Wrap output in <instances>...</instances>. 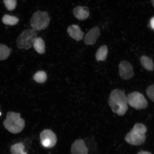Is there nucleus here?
Instances as JSON below:
<instances>
[{
	"mask_svg": "<svg viewBox=\"0 0 154 154\" xmlns=\"http://www.w3.org/2000/svg\"><path fill=\"white\" fill-rule=\"evenodd\" d=\"M112 110L120 116L124 115L128 110L127 96L121 90L116 89L112 91L109 99Z\"/></svg>",
	"mask_w": 154,
	"mask_h": 154,
	"instance_id": "f257e3e1",
	"label": "nucleus"
},
{
	"mask_svg": "<svg viewBox=\"0 0 154 154\" xmlns=\"http://www.w3.org/2000/svg\"><path fill=\"white\" fill-rule=\"evenodd\" d=\"M147 128L142 124H136L131 131L127 134L125 140L131 145L139 146L145 141Z\"/></svg>",
	"mask_w": 154,
	"mask_h": 154,
	"instance_id": "f03ea898",
	"label": "nucleus"
},
{
	"mask_svg": "<svg viewBox=\"0 0 154 154\" xmlns=\"http://www.w3.org/2000/svg\"><path fill=\"white\" fill-rule=\"evenodd\" d=\"M5 128L9 132L13 134L20 132L23 129L25 125V121L20 118V114L13 112H8L6 119L4 121Z\"/></svg>",
	"mask_w": 154,
	"mask_h": 154,
	"instance_id": "7ed1b4c3",
	"label": "nucleus"
},
{
	"mask_svg": "<svg viewBox=\"0 0 154 154\" xmlns=\"http://www.w3.org/2000/svg\"><path fill=\"white\" fill-rule=\"evenodd\" d=\"M37 37V32L33 29H27L23 32L17 38V47L20 49L28 50L33 46Z\"/></svg>",
	"mask_w": 154,
	"mask_h": 154,
	"instance_id": "20e7f679",
	"label": "nucleus"
},
{
	"mask_svg": "<svg viewBox=\"0 0 154 154\" xmlns=\"http://www.w3.org/2000/svg\"><path fill=\"white\" fill-rule=\"evenodd\" d=\"M50 21V17L47 12L38 11L32 15L30 20V25L34 30L40 31L48 27Z\"/></svg>",
	"mask_w": 154,
	"mask_h": 154,
	"instance_id": "39448f33",
	"label": "nucleus"
},
{
	"mask_svg": "<svg viewBox=\"0 0 154 154\" xmlns=\"http://www.w3.org/2000/svg\"><path fill=\"white\" fill-rule=\"evenodd\" d=\"M128 104L136 109L146 108L148 102L144 96L140 92H134L128 94L127 96Z\"/></svg>",
	"mask_w": 154,
	"mask_h": 154,
	"instance_id": "423d86ee",
	"label": "nucleus"
},
{
	"mask_svg": "<svg viewBox=\"0 0 154 154\" xmlns=\"http://www.w3.org/2000/svg\"><path fill=\"white\" fill-rule=\"evenodd\" d=\"M40 137L42 145L44 147L52 148L57 143V136L51 130L47 129L43 131L40 134Z\"/></svg>",
	"mask_w": 154,
	"mask_h": 154,
	"instance_id": "0eeeda50",
	"label": "nucleus"
},
{
	"mask_svg": "<svg viewBox=\"0 0 154 154\" xmlns=\"http://www.w3.org/2000/svg\"><path fill=\"white\" fill-rule=\"evenodd\" d=\"M119 67V74L122 79H130L134 76L133 67L128 61L124 60L121 61Z\"/></svg>",
	"mask_w": 154,
	"mask_h": 154,
	"instance_id": "6e6552de",
	"label": "nucleus"
},
{
	"mask_svg": "<svg viewBox=\"0 0 154 154\" xmlns=\"http://www.w3.org/2000/svg\"><path fill=\"white\" fill-rule=\"evenodd\" d=\"M100 34V30L98 27H95L90 30L85 38V43L87 45H93L96 43Z\"/></svg>",
	"mask_w": 154,
	"mask_h": 154,
	"instance_id": "1a4fd4ad",
	"label": "nucleus"
},
{
	"mask_svg": "<svg viewBox=\"0 0 154 154\" xmlns=\"http://www.w3.org/2000/svg\"><path fill=\"white\" fill-rule=\"evenodd\" d=\"M72 154H88V150L82 140H76L71 147Z\"/></svg>",
	"mask_w": 154,
	"mask_h": 154,
	"instance_id": "9d476101",
	"label": "nucleus"
},
{
	"mask_svg": "<svg viewBox=\"0 0 154 154\" xmlns=\"http://www.w3.org/2000/svg\"><path fill=\"white\" fill-rule=\"evenodd\" d=\"M67 32L71 38L77 41H80L84 38V34L78 25H71L67 29Z\"/></svg>",
	"mask_w": 154,
	"mask_h": 154,
	"instance_id": "9b49d317",
	"label": "nucleus"
},
{
	"mask_svg": "<svg viewBox=\"0 0 154 154\" xmlns=\"http://www.w3.org/2000/svg\"><path fill=\"white\" fill-rule=\"evenodd\" d=\"M73 13L75 17L80 20H85L90 15L88 8L85 6H77L73 9Z\"/></svg>",
	"mask_w": 154,
	"mask_h": 154,
	"instance_id": "f8f14e48",
	"label": "nucleus"
},
{
	"mask_svg": "<svg viewBox=\"0 0 154 154\" xmlns=\"http://www.w3.org/2000/svg\"><path fill=\"white\" fill-rule=\"evenodd\" d=\"M140 63L144 68L149 71H152L154 69V64L152 60L146 56H142L140 59Z\"/></svg>",
	"mask_w": 154,
	"mask_h": 154,
	"instance_id": "ddd939ff",
	"label": "nucleus"
},
{
	"mask_svg": "<svg viewBox=\"0 0 154 154\" xmlns=\"http://www.w3.org/2000/svg\"><path fill=\"white\" fill-rule=\"evenodd\" d=\"M34 49L40 54L45 52V43L41 38L37 37L34 42L33 45Z\"/></svg>",
	"mask_w": 154,
	"mask_h": 154,
	"instance_id": "4468645a",
	"label": "nucleus"
},
{
	"mask_svg": "<svg viewBox=\"0 0 154 154\" xmlns=\"http://www.w3.org/2000/svg\"><path fill=\"white\" fill-rule=\"evenodd\" d=\"M108 48L106 45H103L97 50L96 54V58L97 61H103L106 58Z\"/></svg>",
	"mask_w": 154,
	"mask_h": 154,
	"instance_id": "2eb2a0df",
	"label": "nucleus"
},
{
	"mask_svg": "<svg viewBox=\"0 0 154 154\" xmlns=\"http://www.w3.org/2000/svg\"><path fill=\"white\" fill-rule=\"evenodd\" d=\"M12 50L5 44L0 43V61L5 60L10 55Z\"/></svg>",
	"mask_w": 154,
	"mask_h": 154,
	"instance_id": "dca6fc26",
	"label": "nucleus"
},
{
	"mask_svg": "<svg viewBox=\"0 0 154 154\" xmlns=\"http://www.w3.org/2000/svg\"><path fill=\"white\" fill-rule=\"evenodd\" d=\"M2 21L4 24L8 26H14L18 23L19 19L17 17L5 14L4 15L2 19Z\"/></svg>",
	"mask_w": 154,
	"mask_h": 154,
	"instance_id": "f3484780",
	"label": "nucleus"
},
{
	"mask_svg": "<svg viewBox=\"0 0 154 154\" xmlns=\"http://www.w3.org/2000/svg\"><path fill=\"white\" fill-rule=\"evenodd\" d=\"M47 78L46 73L43 71H38L34 76V79L39 83H43L47 80Z\"/></svg>",
	"mask_w": 154,
	"mask_h": 154,
	"instance_id": "a211bd4d",
	"label": "nucleus"
},
{
	"mask_svg": "<svg viewBox=\"0 0 154 154\" xmlns=\"http://www.w3.org/2000/svg\"><path fill=\"white\" fill-rule=\"evenodd\" d=\"M3 2L8 11H12L16 7L17 1V0H3Z\"/></svg>",
	"mask_w": 154,
	"mask_h": 154,
	"instance_id": "6ab92c4d",
	"label": "nucleus"
},
{
	"mask_svg": "<svg viewBox=\"0 0 154 154\" xmlns=\"http://www.w3.org/2000/svg\"><path fill=\"white\" fill-rule=\"evenodd\" d=\"M24 149V146L22 144H17L11 147V152L13 154H19L22 152Z\"/></svg>",
	"mask_w": 154,
	"mask_h": 154,
	"instance_id": "aec40b11",
	"label": "nucleus"
},
{
	"mask_svg": "<svg viewBox=\"0 0 154 154\" xmlns=\"http://www.w3.org/2000/svg\"><path fill=\"white\" fill-rule=\"evenodd\" d=\"M146 92L148 97L154 102V85L149 86L146 89Z\"/></svg>",
	"mask_w": 154,
	"mask_h": 154,
	"instance_id": "412c9836",
	"label": "nucleus"
},
{
	"mask_svg": "<svg viewBox=\"0 0 154 154\" xmlns=\"http://www.w3.org/2000/svg\"><path fill=\"white\" fill-rule=\"evenodd\" d=\"M150 25L152 29L154 30V17L152 18L150 20Z\"/></svg>",
	"mask_w": 154,
	"mask_h": 154,
	"instance_id": "4be33fe9",
	"label": "nucleus"
},
{
	"mask_svg": "<svg viewBox=\"0 0 154 154\" xmlns=\"http://www.w3.org/2000/svg\"><path fill=\"white\" fill-rule=\"evenodd\" d=\"M137 154H151V153L147 151H141L138 152Z\"/></svg>",
	"mask_w": 154,
	"mask_h": 154,
	"instance_id": "5701e85b",
	"label": "nucleus"
},
{
	"mask_svg": "<svg viewBox=\"0 0 154 154\" xmlns=\"http://www.w3.org/2000/svg\"><path fill=\"white\" fill-rule=\"evenodd\" d=\"M151 2L154 7V0H151Z\"/></svg>",
	"mask_w": 154,
	"mask_h": 154,
	"instance_id": "b1692460",
	"label": "nucleus"
},
{
	"mask_svg": "<svg viewBox=\"0 0 154 154\" xmlns=\"http://www.w3.org/2000/svg\"><path fill=\"white\" fill-rule=\"evenodd\" d=\"M1 115V113L0 112V115Z\"/></svg>",
	"mask_w": 154,
	"mask_h": 154,
	"instance_id": "393cba45",
	"label": "nucleus"
}]
</instances>
